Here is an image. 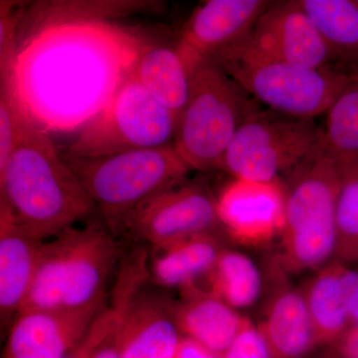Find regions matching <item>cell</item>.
Segmentation results:
<instances>
[{
    "instance_id": "cell-1",
    "label": "cell",
    "mask_w": 358,
    "mask_h": 358,
    "mask_svg": "<svg viewBox=\"0 0 358 358\" xmlns=\"http://www.w3.org/2000/svg\"><path fill=\"white\" fill-rule=\"evenodd\" d=\"M143 43L109 21L39 30L18 46L14 81L23 108L47 133L85 128L131 74Z\"/></svg>"
},
{
    "instance_id": "cell-2",
    "label": "cell",
    "mask_w": 358,
    "mask_h": 358,
    "mask_svg": "<svg viewBox=\"0 0 358 358\" xmlns=\"http://www.w3.org/2000/svg\"><path fill=\"white\" fill-rule=\"evenodd\" d=\"M0 205L26 232L44 241L98 212L49 134L27 113L0 171Z\"/></svg>"
},
{
    "instance_id": "cell-3",
    "label": "cell",
    "mask_w": 358,
    "mask_h": 358,
    "mask_svg": "<svg viewBox=\"0 0 358 358\" xmlns=\"http://www.w3.org/2000/svg\"><path fill=\"white\" fill-rule=\"evenodd\" d=\"M122 253L117 236L105 223L96 221L72 226L46 240L20 313L106 305Z\"/></svg>"
},
{
    "instance_id": "cell-4",
    "label": "cell",
    "mask_w": 358,
    "mask_h": 358,
    "mask_svg": "<svg viewBox=\"0 0 358 358\" xmlns=\"http://www.w3.org/2000/svg\"><path fill=\"white\" fill-rule=\"evenodd\" d=\"M282 181L286 210L275 255L289 275L310 274L336 258L338 159L320 140L312 154Z\"/></svg>"
},
{
    "instance_id": "cell-5",
    "label": "cell",
    "mask_w": 358,
    "mask_h": 358,
    "mask_svg": "<svg viewBox=\"0 0 358 358\" xmlns=\"http://www.w3.org/2000/svg\"><path fill=\"white\" fill-rule=\"evenodd\" d=\"M190 50L192 86L173 148L192 171L207 173L220 169L238 129L262 106L216 61Z\"/></svg>"
},
{
    "instance_id": "cell-6",
    "label": "cell",
    "mask_w": 358,
    "mask_h": 358,
    "mask_svg": "<svg viewBox=\"0 0 358 358\" xmlns=\"http://www.w3.org/2000/svg\"><path fill=\"white\" fill-rule=\"evenodd\" d=\"M62 157L117 237L134 209L152 195L183 182L192 171L173 145L98 157L63 152Z\"/></svg>"
},
{
    "instance_id": "cell-7",
    "label": "cell",
    "mask_w": 358,
    "mask_h": 358,
    "mask_svg": "<svg viewBox=\"0 0 358 358\" xmlns=\"http://www.w3.org/2000/svg\"><path fill=\"white\" fill-rule=\"evenodd\" d=\"M315 120L296 119L261 108L241 124L219 171L259 182L282 180L319 145Z\"/></svg>"
},
{
    "instance_id": "cell-8",
    "label": "cell",
    "mask_w": 358,
    "mask_h": 358,
    "mask_svg": "<svg viewBox=\"0 0 358 358\" xmlns=\"http://www.w3.org/2000/svg\"><path fill=\"white\" fill-rule=\"evenodd\" d=\"M178 117L148 93L133 72L112 102L63 154L98 157L173 145Z\"/></svg>"
},
{
    "instance_id": "cell-9",
    "label": "cell",
    "mask_w": 358,
    "mask_h": 358,
    "mask_svg": "<svg viewBox=\"0 0 358 358\" xmlns=\"http://www.w3.org/2000/svg\"><path fill=\"white\" fill-rule=\"evenodd\" d=\"M217 63L262 107L296 119L326 115L352 82L336 66L310 68L246 58Z\"/></svg>"
},
{
    "instance_id": "cell-10",
    "label": "cell",
    "mask_w": 358,
    "mask_h": 358,
    "mask_svg": "<svg viewBox=\"0 0 358 358\" xmlns=\"http://www.w3.org/2000/svg\"><path fill=\"white\" fill-rule=\"evenodd\" d=\"M220 228L217 192L200 173L138 205L122 224L121 234L157 249Z\"/></svg>"
},
{
    "instance_id": "cell-11",
    "label": "cell",
    "mask_w": 358,
    "mask_h": 358,
    "mask_svg": "<svg viewBox=\"0 0 358 358\" xmlns=\"http://www.w3.org/2000/svg\"><path fill=\"white\" fill-rule=\"evenodd\" d=\"M234 58L280 61L310 68L334 66L331 52L299 0L271 2L247 41L216 62Z\"/></svg>"
},
{
    "instance_id": "cell-12",
    "label": "cell",
    "mask_w": 358,
    "mask_h": 358,
    "mask_svg": "<svg viewBox=\"0 0 358 358\" xmlns=\"http://www.w3.org/2000/svg\"><path fill=\"white\" fill-rule=\"evenodd\" d=\"M286 210L282 180L273 182L231 178L217 192L221 227L232 243L265 248L281 237Z\"/></svg>"
},
{
    "instance_id": "cell-13",
    "label": "cell",
    "mask_w": 358,
    "mask_h": 358,
    "mask_svg": "<svg viewBox=\"0 0 358 358\" xmlns=\"http://www.w3.org/2000/svg\"><path fill=\"white\" fill-rule=\"evenodd\" d=\"M266 291L259 329L272 358H308L320 348L300 286H296L275 254L264 266Z\"/></svg>"
},
{
    "instance_id": "cell-14",
    "label": "cell",
    "mask_w": 358,
    "mask_h": 358,
    "mask_svg": "<svg viewBox=\"0 0 358 358\" xmlns=\"http://www.w3.org/2000/svg\"><path fill=\"white\" fill-rule=\"evenodd\" d=\"M105 306L20 313L8 329L1 358H64L86 336Z\"/></svg>"
},
{
    "instance_id": "cell-15",
    "label": "cell",
    "mask_w": 358,
    "mask_h": 358,
    "mask_svg": "<svg viewBox=\"0 0 358 358\" xmlns=\"http://www.w3.org/2000/svg\"><path fill=\"white\" fill-rule=\"evenodd\" d=\"M272 0H207L179 32L188 47L212 60L236 50L249 38Z\"/></svg>"
},
{
    "instance_id": "cell-16",
    "label": "cell",
    "mask_w": 358,
    "mask_h": 358,
    "mask_svg": "<svg viewBox=\"0 0 358 358\" xmlns=\"http://www.w3.org/2000/svg\"><path fill=\"white\" fill-rule=\"evenodd\" d=\"M148 284L134 294L122 317L120 358H173L182 338L174 319V298Z\"/></svg>"
},
{
    "instance_id": "cell-17",
    "label": "cell",
    "mask_w": 358,
    "mask_h": 358,
    "mask_svg": "<svg viewBox=\"0 0 358 358\" xmlns=\"http://www.w3.org/2000/svg\"><path fill=\"white\" fill-rule=\"evenodd\" d=\"M44 240L32 236L0 205V319L10 329L31 289Z\"/></svg>"
},
{
    "instance_id": "cell-18",
    "label": "cell",
    "mask_w": 358,
    "mask_h": 358,
    "mask_svg": "<svg viewBox=\"0 0 358 358\" xmlns=\"http://www.w3.org/2000/svg\"><path fill=\"white\" fill-rule=\"evenodd\" d=\"M133 75L179 120L192 86V50L179 34L150 44L143 41Z\"/></svg>"
},
{
    "instance_id": "cell-19",
    "label": "cell",
    "mask_w": 358,
    "mask_h": 358,
    "mask_svg": "<svg viewBox=\"0 0 358 358\" xmlns=\"http://www.w3.org/2000/svg\"><path fill=\"white\" fill-rule=\"evenodd\" d=\"M173 315L183 336L222 355L243 327L246 317L199 284L178 289Z\"/></svg>"
},
{
    "instance_id": "cell-20",
    "label": "cell",
    "mask_w": 358,
    "mask_h": 358,
    "mask_svg": "<svg viewBox=\"0 0 358 358\" xmlns=\"http://www.w3.org/2000/svg\"><path fill=\"white\" fill-rule=\"evenodd\" d=\"M232 243L223 228L152 249L148 260L150 282L162 289H180L199 284Z\"/></svg>"
},
{
    "instance_id": "cell-21",
    "label": "cell",
    "mask_w": 358,
    "mask_h": 358,
    "mask_svg": "<svg viewBox=\"0 0 358 358\" xmlns=\"http://www.w3.org/2000/svg\"><path fill=\"white\" fill-rule=\"evenodd\" d=\"M343 273V267L334 260L310 273L300 286L320 348L343 336L350 322Z\"/></svg>"
},
{
    "instance_id": "cell-22",
    "label": "cell",
    "mask_w": 358,
    "mask_h": 358,
    "mask_svg": "<svg viewBox=\"0 0 358 358\" xmlns=\"http://www.w3.org/2000/svg\"><path fill=\"white\" fill-rule=\"evenodd\" d=\"M159 10H162V3L157 1L36 2L29 8L23 9L18 29V44L39 30L59 23L107 21L129 14Z\"/></svg>"
},
{
    "instance_id": "cell-23",
    "label": "cell",
    "mask_w": 358,
    "mask_h": 358,
    "mask_svg": "<svg viewBox=\"0 0 358 358\" xmlns=\"http://www.w3.org/2000/svg\"><path fill=\"white\" fill-rule=\"evenodd\" d=\"M199 285L240 313L263 300L266 278L251 257L227 247Z\"/></svg>"
},
{
    "instance_id": "cell-24",
    "label": "cell",
    "mask_w": 358,
    "mask_h": 358,
    "mask_svg": "<svg viewBox=\"0 0 358 358\" xmlns=\"http://www.w3.org/2000/svg\"><path fill=\"white\" fill-rule=\"evenodd\" d=\"M319 30L334 66L352 76L358 70L357 0H299Z\"/></svg>"
},
{
    "instance_id": "cell-25",
    "label": "cell",
    "mask_w": 358,
    "mask_h": 358,
    "mask_svg": "<svg viewBox=\"0 0 358 358\" xmlns=\"http://www.w3.org/2000/svg\"><path fill=\"white\" fill-rule=\"evenodd\" d=\"M322 145L338 159L358 157V80L348 85L326 114Z\"/></svg>"
},
{
    "instance_id": "cell-26",
    "label": "cell",
    "mask_w": 358,
    "mask_h": 358,
    "mask_svg": "<svg viewBox=\"0 0 358 358\" xmlns=\"http://www.w3.org/2000/svg\"><path fill=\"white\" fill-rule=\"evenodd\" d=\"M338 162L336 257L345 255L350 247L358 243V157Z\"/></svg>"
},
{
    "instance_id": "cell-27",
    "label": "cell",
    "mask_w": 358,
    "mask_h": 358,
    "mask_svg": "<svg viewBox=\"0 0 358 358\" xmlns=\"http://www.w3.org/2000/svg\"><path fill=\"white\" fill-rule=\"evenodd\" d=\"M25 114L14 81V72L0 76V171L13 154Z\"/></svg>"
},
{
    "instance_id": "cell-28",
    "label": "cell",
    "mask_w": 358,
    "mask_h": 358,
    "mask_svg": "<svg viewBox=\"0 0 358 358\" xmlns=\"http://www.w3.org/2000/svg\"><path fill=\"white\" fill-rule=\"evenodd\" d=\"M221 358H272L262 331L250 317Z\"/></svg>"
},
{
    "instance_id": "cell-29",
    "label": "cell",
    "mask_w": 358,
    "mask_h": 358,
    "mask_svg": "<svg viewBox=\"0 0 358 358\" xmlns=\"http://www.w3.org/2000/svg\"><path fill=\"white\" fill-rule=\"evenodd\" d=\"M115 310V301L109 294L107 303L96 315L88 333L64 358H92L109 329Z\"/></svg>"
},
{
    "instance_id": "cell-30",
    "label": "cell",
    "mask_w": 358,
    "mask_h": 358,
    "mask_svg": "<svg viewBox=\"0 0 358 358\" xmlns=\"http://www.w3.org/2000/svg\"><path fill=\"white\" fill-rule=\"evenodd\" d=\"M315 358H358V324L322 348Z\"/></svg>"
},
{
    "instance_id": "cell-31",
    "label": "cell",
    "mask_w": 358,
    "mask_h": 358,
    "mask_svg": "<svg viewBox=\"0 0 358 358\" xmlns=\"http://www.w3.org/2000/svg\"><path fill=\"white\" fill-rule=\"evenodd\" d=\"M124 315L117 313L92 358H120V333Z\"/></svg>"
},
{
    "instance_id": "cell-32",
    "label": "cell",
    "mask_w": 358,
    "mask_h": 358,
    "mask_svg": "<svg viewBox=\"0 0 358 358\" xmlns=\"http://www.w3.org/2000/svg\"><path fill=\"white\" fill-rule=\"evenodd\" d=\"M343 282L350 320L353 326H357L358 324V271L343 268Z\"/></svg>"
},
{
    "instance_id": "cell-33",
    "label": "cell",
    "mask_w": 358,
    "mask_h": 358,
    "mask_svg": "<svg viewBox=\"0 0 358 358\" xmlns=\"http://www.w3.org/2000/svg\"><path fill=\"white\" fill-rule=\"evenodd\" d=\"M173 358H221V355L182 336Z\"/></svg>"
},
{
    "instance_id": "cell-34",
    "label": "cell",
    "mask_w": 358,
    "mask_h": 358,
    "mask_svg": "<svg viewBox=\"0 0 358 358\" xmlns=\"http://www.w3.org/2000/svg\"><path fill=\"white\" fill-rule=\"evenodd\" d=\"M350 77H352V81H355V80H358V70L357 71V72L353 73V74Z\"/></svg>"
},
{
    "instance_id": "cell-35",
    "label": "cell",
    "mask_w": 358,
    "mask_h": 358,
    "mask_svg": "<svg viewBox=\"0 0 358 358\" xmlns=\"http://www.w3.org/2000/svg\"><path fill=\"white\" fill-rule=\"evenodd\" d=\"M357 3H358V0H357Z\"/></svg>"
}]
</instances>
